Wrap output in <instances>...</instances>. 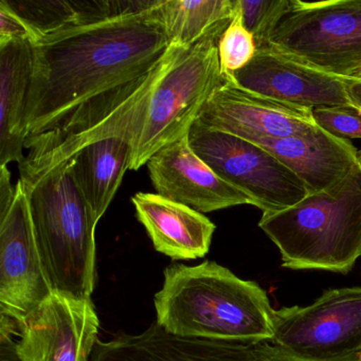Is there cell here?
Here are the masks:
<instances>
[{
  "label": "cell",
  "mask_w": 361,
  "mask_h": 361,
  "mask_svg": "<svg viewBox=\"0 0 361 361\" xmlns=\"http://www.w3.org/2000/svg\"><path fill=\"white\" fill-rule=\"evenodd\" d=\"M158 4L75 23L33 43L28 154L18 164L27 189L98 139L137 141L156 87L185 49L171 44Z\"/></svg>",
  "instance_id": "1"
},
{
  "label": "cell",
  "mask_w": 361,
  "mask_h": 361,
  "mask_svg": "<svg viewBox=\"0 0 361 361\" xmlns=\"http://www.w3.org/2000/svg\"><path fill=\"white\" fill-rule=\"evenodd\" d=\"M154 301L156 322L175 335L249 344L274 337L266 291L215 262L169 266Z\"/></svg>",
  "instance_id": "2"
},
{
  "label": "cell",
  "mask_w": 361,
  "mask_h": 361,
  "mask_svg": "<svg viewBox=\"0 0 361 361\" xmlns=\"http://www.w3.org/2000/svg\"><path fill=\"white\" fill-rule=\"evenodd\" d=\"M259 227L280 250L283 267L348 274L361 257V159L331 189L263 213Z\"/></svg>",
  "instance_id": "3"
},
{
  "label": "cell",
  "mask_w": 361,
  "mask_h": 361,
  "mask_svg": "<svg viewBox=\"0 0 361 361\" xmlns=\"http://www.w3.org/2000/svg\"><path fill=\"white\" fill-rule=\"evenodd\" d=\"M27 191L35 240L52 290L92 300L100 219L80 190L71 162Z\"/></svg>",
  "instance_id": "4"
},
{
  "label": "cell",
  "mask_w": 361,
  "mask_h": 361,
  "mask_svg": "<svg viewBox=\"0 0 361 361\" xmlns=\"http://www.w3.org/2000/svg\"><path fill=\"white\" fill-rule=\"evenodd\" d=\"M230 24V23H229ZM185 48L156 87L130 170L138 171L162 147L189 135L207 101L229 81L219 63L217 44L228 25Z\"/></svg>",
  "instance_id": "5"
},
{
  "label": "cell",
  "mask_w": 361,
  "mask_h": 361,
  "mask_svg": "<svg viewBox=\"0 0 361 361\" xmlns=\"http://www.w3.org/2000/svg\"><path fill=\"white\" fill-rule=\"evenodd\" d=\"M269 47L342 79L361 73V0H291Z\"/></svg>",
  "instance_id": "6"
},
{
  "label": "cell",
  "mask_w": 361,
  "mask_h": 361,
  "mask_svg": "<svg viewBox=\"0 0 361 361\" xmlns=\"http://www.w3.org/2000/svg\"><path fill=\"white\" fill-rule=\"evenodd\" d=\"M189 141L215 174L246 194L263 213L290 208L310 194L301 179L261 145L198 120L190 130Z\"/></svg>",
  "instance_id": "7"
},
{
  "label": "cell",
  "mask_w": 361,
  "mask_h": 361,
  "mask_svg": "<svg viewBox=\"0 0 361 361\" xmlns=\"http://www.w3.org/2000/svg\"><path fill=\"white\" fill-rule=\"evenodd\" d=\"M271 341L312 360L361 357V287L331 289L305 307L274 310Z\"/></svg>",
  "instance_id": "8"
},
{
  "label": "cell",
  "mask_w": 361,
  "mask_h": 361,
  "mask_svg": "<svg viewBox=\"0 0 361 361\" xmlns=\"http://www.w3.org/2000/svg\"><path fill=\"white\" fill-rule=\"evenodd\" d=\"M9 210L0 215V314L22 325L52 293L35 240L28 191L16 185Z\"/></svg>",
  "instance_id": "9"
},
{
  "label": "cell",
  "mask_w": 361,
  "mask_h": 361,
  "mask_svg": "<svg viewBox=\"0 0 361 361\" xmlns=\"http://www.w3.org/2000/svg\"><path fill=\"white\" fill-rule=\"evenodd\" d=\"M99 324L92 300L52 291L20 325L16 350L23 361H90Z\"/></svg>",
  "instance_id": "10"
},
{
  "label": "cell",
  "mask_w": 361,
  "mask_h": 361,
  "mask_svg": "<svg viewBox=\"0 0 361 361\" xmlns=\"http://www.w3.org/2000/svg\"><path fill=\"white\" fill-rule=\"evenodd\" d=\"M197 120L255 145L306 134L317 126L312 109L255 94L230 80L207 101Z\"/></svg>",
  "instance_id": "11"
},
{
  "label": "cell",
  "mask_w": 361,
  "mask_h": 361,
  "mask_svg": "<svg viewBox=\"0 0 361 361\" xmlns=\"http://www.w3.org/2000/svg\"><path fill=\"white\" fill-rule=\"evenodd\" d=\"M229 79L249 92L306 109L354 105L348 79L323 73L272 47L257 49L252 61Z\"/></svg>",
  "instance_id": "12"
},
{
  "label": "cell",
  "mask_w": 361,
  "mask_h": 361,
  "mask_svg": "<svg viewBox=\"0 0 361 361\" xmlns=\"http://www.w3.org/2000/svg\"><path fill=\"white\" fill-rule=\"evenodd\" d=\"M159 195L200 213L251 204L252 200L213 172L190 145L189 135L156 152L147 162Z\"/></svg>",
  "instance_id": "13"
},
{
  "label": "cell",
  "mask_w": 361,
  "mask_h": 361,
  "mask_svg": "<svg viewBox=\"0 0 361 361\" xmlns=\"http://www.w3.org/2000/svg\"><path fill=\"white\" fill-rule=\"evenodd\" d=\"M253 344L183 337L153 323L140 335L98 340L90 361H253Z\"/></svg>",
  "instance_id": "14"
},
{
  "label": "cell",
  "mask_w": 361,
  "mask_h": 361,
  "mask_svg": "<svg viewBox=\"0 0 361 361\" xmlns=\"http://www.w3.org/2000/svg\"><path fill=\"white\" fill-rule=\"evenodd\" d=\"M306 185L310 194L331 189L345 178L361 152L348 139L338 138L319 128L288 138L259 143Z\"/></svg>",
  "instance_id": "15"
},
{
  "label": "cell",
  "mask_w": 361,
  "mask_h": 361,
  "mask_svg": "<svg viewBox=\"0 0 361 361\" xmlns=\"http://www.w3.org/2000/svg\"><path fill=\"white\" fill-rule=\"evenodd\" d=\"M132 202L158 252L187 261L209 252L216 226L204 213L157 193L138 192Z\"/></svg>",
  "instance_id": "16"
},
{
  "label": "cell",
  "mask_w": 361,
  "mask_h": 361,
  "mask_svg": "<svg viewBox=\"0 0 361 361\" xmlns=\"http://www.w3.org/2000/svg\"><path fill=\"white\" fill-rule=\"evenodd\" d=\"M32 71V42L14 39L0 44V166L24 161Z\"/></svg>",
  "instance_id": "17"
},
{
  "label": "cell",
  "mask_w": 361,
  "mask_h": 361,
  "mask_svg": "<svg viewBox=\"0 0 361 361\" xmlns=\"http://www.w3.org/2000/svg\"><path fill=\"white\" fill-rule=\"evenodd\" d=\"M135 142L132 135L104 137L85 145L69 161L80 190L99 219L130 170Z\"/></svg>",
  "instance_id": "18"
},
{
  "label": "cell",
  "mask_w": 361,
  "mask_h": 361,
  "mask_svg": "<svg viewBox=\"0 0 361 361\" xmlns=\"http://www.w3.org/2000/svg\"><path fill=\"white\" fill-rule=\"evenodd\" d=\"M157 13L171 44L190 48L231 22L235 0H159Z\"/></svg>",
  "instance_id": "19"
},
{
  "label": "cell",
  "mask_w": 361,
  "mask_h": 361,
  "mask_svg": "<svg viewBox=\"0 0 361 361\" xmlns=\"http://www.w3.org/2000/svg\"><path fill=\"white\" fill-rule=\"evenodd\" d=\"M4 1L30 29L35 42L75 23L106 18L109 12L106 0Z\"/></svg>",
  "instance_id": "20"
},
{
  "label": "cell",
  "mask_w": 361,
  "mask_h": 361,
  "mask_svg": "<svg viewBox=\"0 0 361 361\" xmlns=\"http://www.w3.org/2000/svg\"><path fill=\"white\" fill-rule=\"evenodd\" d=\"M217 49L221 71L228 78L247 66L257 54L255 37L243 26L238 0H235V13L221 35Z\"/></svg>",
  "instance_id": "21"
},
{
  "label": "cell",
  "mask_w": 361,
  "mask_h": 361,
  "mask_svg": "<svg viewBox=\"0 0 361 361\" xmlns=\"http://www.w3.org/2000/svg\"><path fill=\"white\" fill-rule=\"evenodd\" d=\"M291 0H238L243 26L253 35L257 49L269 47L270 35Z\"/></svg>",
  "instance_id": "22"
},
{
  "label": "cell",
  "mask_w": 361,
  "mask_h": 361,
  "mask_svg": "<svg viewBox=\"0 0 361 361\" xmlns=\"http://www.w3.org/2000/svg\"><path fill=\"white\" fill-rule=\"evenodd\" d=\"M319 128L338 138L361 139V109L355 105L321 106L312 109Z\"/></svg>",
  "instance_id": "23"
},
{
  "label": "cell",
  "mask_w": 361,
  "mask_h": 361,
  "mask_svg": "<svg viewBox=\"0 0 361 361\" xmlns=\"http://www.w3.org/2000/svg\"><path fill=\"white\" fill-rule=\"evenodd\" d=\"M14 39H29L35 42V37L27 25L16 16L5 1H0V44Z\"/></svg>",
  "instance_id": "24"
},
{
  "label": "cell",
  "mask_w": 361,
  "mask_h": 361,
  "mask_svg": "<svg viewBox=\"0 0 361 361\" xmlns=\"http://www.w3.org/2000/svg\"><path fill=\"white\" fill-rule=\"evenodd\" d=\"M252 348L253 361H323L295 356V355L279 348L276 344L267 343V341L253 344ZM331 361H361V357H353V358Z\"/></svg>",
  "instance_id": "25"
},
{
  "label": "cell",
  "mask_w": 361,
  "mask_h": 361,
  "mask_svg": "<svg viewBox=\"0 0 361 361\" xmlns=\"http://www.w3.org/2000/svg\"><path fill=\"white\" fill-rule=\"evenodd\" d=\"M18 324L13 319L0 316V361H23L16 350Z\"/></svg>",
  "instance_id": "26"
},
{
  "label": "cell",
  "mask_w": 361,
  "mask_h": 361,
  "mask_svg": "<svg viewBox=\"0 0 361 361\" xmlns=\"http://www.w3.org/2000/svg\"><path fill=\"white\" fill-rule=\"evenodd\" d=\"M16 188L11 183V173L7 166H0V215L5 214L16 197Z\"/></svg>",
  "instance_id": "27"
},
{
  "label": "cell",
  "mask_w": 361,
  "mask_h": 361,
  "mask_svg": "<svg viewBox=\"0 0 361 361\" xmlns=\"http://www.w3.org/2000/svg\"><path fill=\"white\" fill-rule=\"evenodd\" d=\"M348 92L353 104L361 109V79H348Z\"/></svg>",
  "instance_id": "28"
},
{
  "label": "cell",
  "mask_w": 361,
  "mask_h": 361,
  "mask_svg": "<svg viewBox=\"0 0 361 361\" xmlns=\"http://www.w3.org/2000/svg\"><path fill=\"white\" fill-rule=\"evenodd\" d=\"M356 79H361V73L358 75V77L356 78Z\"/></svg>",
  "instance_id": "29"
}]
</instances>
